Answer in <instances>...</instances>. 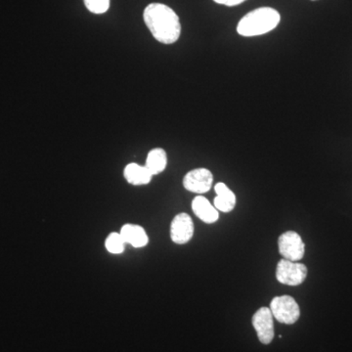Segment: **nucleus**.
<instances>
[{
    "label": "nucleus",
    "mask_w": 352,
    "mask_h": 352,
    "mask_svg": "<svg viewBox=\"0 0 352 352\" xmlns=\"http://www.w3.org/2000/svg\"><path fill=\"white\" fill-rule=\"evenodd\" d=\"M143 18L152 36L159 43H175L182 34V24L177 14L164 4H149L145 8Z\"/></svg>",
    "instance_id": "f257e3e1"
},
{
    "label": "nucleus",
    "mask_w": 352,
    "mask_h": 352,
    "mask_svg": "<svg viewBox=\"0 0 352 352\" xmlns=\"http://www.w3.org/2000/svg\"><path fill=\"white\" fill-rule=\"evenodd\" d=\"M280 14L270 7H261L245 15L238 24L237 32L245 38L267 34L279 25Z\"/></svg>",
    "instance_id": "f03ea898"
},
{
    "label": "nucleus",
    "mask_w": 352,
    "mask_h": 352,
    "mask_svg": "<svg viewBox=\"0 0 352 352\" xmlns=\"http://www.w3.org/2000/svg\"><path fill=\"white\" fill-rule=\"evenodd\" d=\"M270 308L273 317L280 323L292 325L300 319V307L292 296H276L271 302Z\"/></svg>",
    "instance_id": "7ed1b4c3"
},
{
    "label": "nucleus",
    "mask_w": 352,
    "mask_h": 352,
    "mask_svg": "<svg viewBox=\"0 0 352 352\" xmlns=\"http://www.w3.org/2000/svg\"><path fill=\"white\" fill-rule=\"evenodd\" d=\"M307 277V268L305 264L281 259L277 264L276 278L281 284L287 286H298Z\"/></svg>",
    "instance_id": "20e7f679"
},
{
    "label": "nucleus",
    "mask_w": 352,
    "mask_h": 352,
    "mask_svg": "<svg viewBox=\"0 0 352 352\" xmlns=\"http://www.w3.org/2000/svg\"><path fill=\"white\" fill-rule=\"evenodd\" d=\"M278 247L280 254L287 261L298 263L305 256V243L295 231H288L282 234L278 239Z\"/></svg>",
    "instance_id": "39448f33"
},
{
    "label": "nucleus",
    "mask_w": 352,
    "mask_h": 352,
    "mask_svg": "<svg viewBox=\"0 0 352 352\" xmlns=\"http://www.w3.org/2000/svg\"><path fill=\"white\" fill-rule=\"evenodd\" d=\"M214 182L212 171L207 168H196L189 171L183 178V186L192 193L205 194L210 191Z\"/></svg>",
    "instance_id": "423d86ee"
},
{
    "label": "nucleus",
    "mask_w": 352,
    "mask_h": 352,
    "mask_svg": "<svg viewBox=\"0 0 352 352\" xmlns=\"http://www.w3.org/2000/svg\"><path fill=\"white\" fill-rule=\"evenodd\" d=\"M252 326L263 344H270L274 339V323L270 308L261 307L252 317Z\"/></svg>",
    "instance_id": "0eeeda50"
},
{
    "label": "nucleus",
    "mask_w": 352,
    "mask_h": 352,
    "mask_svg": "<svg viewBox=\"0 0 352 352\" xmlns=\"http://www.w3.org/2000/svg\"><path fill=\"white\" fill-rule=\"evenodd\" d=\"M194 223L189 214L175 215L170 226V238L177 245H184L193 238Z\"/></svg>",
    "instance_id": "6e6552de"
},
{
    "label": "nucleus",
    "mask_w": 352,
    "mask_h": 352,
    "mask_svg": "<svg viewBox=\"0 0 352 352\" xmlns=\"http://www.w3.org/2000/svg\"><path fill=\"white\" fill-rule=\"evenodd\" d=\"M192 210L196 217L205 223L212 224L219 220V210L205 197H196L192 201Z\"/></svg>",
    "instance_id": "1a4fd4ad"
},
{
    "label": "nucleus",
    "mask_w": 352,
    "mask_h": 352,
    "mask_svg": "<svg viewBox=\"0 0 352 352\" xmlns=\"http://www.w3.org/2000/svg\"><path fill=\"white\" fill-rule=\"evenodd\" d=\"M120 234L124 238L126 244L131 245L136 249L144 248L149 243V237L145 229L136 224H124L120 229Z\"/></svg>",
    "instance_id": "9d476101"
},
{
    "label": "nucleus",
    "mask_w": 352,
    "mask_h": 352,
    "mask_svg": "<svg viewBox=\"0 0 352 352\" xmlns=\"http://www.w3.org/2000/svg\"><path fill=\"white\" fill-rule=\"evenodd\" d=\"M214 190L217 195L214 201V208L222 212H232L237 201L235 194L222 182L217 183Z\"/></svg>",
    "instance_id": "9b49d317"
},
{
    "label": "nucleus",
    "mask_w": 352,
    "mask_h": 352,
    "mask_svg": "<svg viewBox=\"0 0 352 352\" xmlns=\"http://www.w3.org/2000/svg\"><path fill=\"white\" fill-rule=\"evenodd\" d=\"M124 175L126 182L134 186L149 184L154 176L145 166L135 163L127 164L124 170Z\"/></svg>",
    "instance_id": "f8f14e48"
},
{
    "label": "nucleus",
    "mask_w": 352,
    "mask_h": 352,
    "mask_svg": "<svg viewBox=\"0 0 352 352\" xmlns=\"http://www.w3.org/2000/svg\"><path fill=\"white\" fill-rule=\"evenodd\" d=\"M166 164H168V156L166 151L162 148H155L148 154L145 166L153 175H157L166 170Z\"/></svg>",
    "instance_id": "ddd939ff"
},
{
    "label": "nucleus",
    "mask_w": 352,
    "mask_h": 352,
    "mask_svg": "<svg viewBox=\"0 0 352 352\" xmlns=\"http://www.w3.org/2000/svg\"><path fill=\"white\" fill-rule=\"evenodd\" d=\"M105 247L109 252L113 254H122L126 248V242L120 233L113 232L105 241Z\"/></svg>",
    "instance_id": "4468645a"
},
{
    "label": "nucleus",
    "mask_w": 352,
    "mask_h": 352,
    "mask_svg": "<svg viewBox=\"0 0 352 352\" xmlns=\"http://www.w3.org/2000/svg\"><path fill=\"white\" fill-rule=\"evenodd\" d=\"M88 10L94 14H104L110 8V0H83Z\"/></svg>",
    "instance_id": "2eb2a0df"
},
{
    "label": "nucleus",
    "mask_w": 352,
    "mask_h": 352,
    "mask_svg": "<svg viewBox=\"0 0 352 352\" xmlns=\"http://www.w3.org/2000/svg\"><path fill=\"white\" fill-rule=\"evenodd\" d=\"M217 3L222 4V6H236L243 3L245 0H214Z\"/></svg>",
    "instance_id": "dca6fc26"
}]
</instances>
